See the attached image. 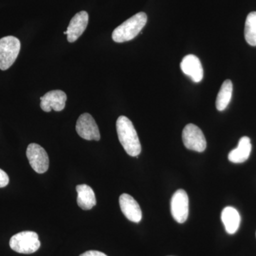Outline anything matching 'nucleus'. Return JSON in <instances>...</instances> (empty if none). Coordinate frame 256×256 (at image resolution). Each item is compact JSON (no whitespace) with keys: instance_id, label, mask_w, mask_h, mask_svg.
I'll return each mask as SVG.
<instances>
[{"instance_id":"nucleus-1","label":"nucleus","mask_w":256,"mask_h":256,"mask_svg":"<svg viewBox=\"0 0 256 256\" xmlns=\"http://www.w3.org/2000/svg\"><path fill=\"white\" fill-rule=\"evenodd\" d=\"M120 142L130 156H138L142 150L140 142L130 120L126 116H120L116 122Z\"/></svg>"},{"instance_id":"nucleus-2","label":"nucleus","mask_w":256,"mask_h":256,"mask_svg":"<svg viewBox=\"0 0 256 256\" xmlns=\"http://www.w3.org/2000/svg\"><path fill=\"white\" fill-rule=\"evenodd\" d=\"M148 16L144 12H139L121 24L112 32V38L114 42L122 43L130 41L139 34L146 26Z\"/></svg>"},{"instance_id":"nucleus-3","label":"nucleus","mask_w":256,"mask_h":256,"mask_svg":"<svg viewBox=\"0 0 256 256\" xmlns=\"http://www.w3.org/2000/svg\"><path fill=\"white\" fill-rule=\"evenodd\" d=\"M10 248L18 254H31L38 250L41 242L38 234L34 232H22L15 234L10 240Z\"/></svg>"},{"instance_id":"nucleus-4","label":"nucleus","mask_w":256,"mask_h":256,"mask_svg":"<svg viewBox=\"0 0 256 256\" xmlns=\"http://www.w3.org/2000/svg\"><path fill=\"white\" fill-rule=\"evenodd\" d=\"M21 43L16 37L8 36L0 40V69L8 70L18 58Z\"/></svg>"},{"instance_id":"nucleus-5","label":"nucleus","mask_w":256,"mask_h":256,"mask_svg":"<svg viewBox=\"0 0 256 256\" xmlns=\"http://www.w3.org/2000/svg\"><path fill=\"white\" fill-rule=\"evenodd\" d=\"M184 144L190 150L202 152L206 150V140L200 128L194 124H188L182 132Z\"/></svg>"},{"instance_id":"nucleus-6","label":"nucleus","mask_w":256,"mask_h":256,"mask_svg":"<svg viewBox=\"0 0 256 256\" xmlns=\"http://www.w3.org/2000/svg\"><path fill=\"white\" fill-rule=\"evenodd\" d=\"M30 164L32 169L38 174L46 172L50 166V159L46 152L40 144L32 143L26 150Z\"/></svg>"},{"instance_id":"nucleus-7","label":"nucleus","mask_w":256,"mask_h":256,"mask_svg":"<svg viewBox=\"0 0 256 256\" xmlns=\"http://www.w3.org/2000/svg\"><path fill=\"white\" fill-rule=\"evenodd\" d=\"M171 213L176 222L183 224L188 216V197L186 192L178 190L175 192L171 200Z\"/></svg>"},{"instance_id":"nucleus-8","label":"nucleus","mask_w":256,"mask_h":256,"mask_svg":"<svg viewBox=\"0 0 256 256\" xmlns=\"http://www.w3.org/2000/svg\"><path fill=\"white\" fill-rule=\"evenodd\" d=\"M76 130L79 136L86 140L98 141L100 134L95 120L89 114H82L77 120Z\"/></svg>"},{"instance_id":"nucleus-9","label":"nucleus","mask_w":256,"mask_h":256,"mask_svg":"<svg viewBox=\"0 0 256 256\" xmlns=\"http://www.w3.org/2000/svg\"><path fill=\"white\" fill-rule=\"evenodd\" d=\"M41 108L44 112H48L52 109L56 112L63 110L67 100L66 94L60 90H50L46 92L41 98Z\"/></svg>"},{"instance_id":"nucleus-10","label":"nucleus","mask_w":256,"mask_h":256,"mask_svg":"<svg viewBox=\"0 0 256 256\" xmlns=\"http://www.w3.org/2000/svg\"><path fill=\"white\" fill-rule=\"evenodd\" d=\"M119 203L122 214L128 220L134 223H139L142 220V210L132 196L122 194L120 196Z\"/></svg>"},{"instance_id":"nucleus-11","label":"nucleus","mask_w":256,"mask_h":256,"mask_svg":"<svg viewBox=\"0 0 256 256\" xmlns=\"http://www.w3.org/2000/svg\"><path fill=\"white\" fill-rule=\"evenodd\" d=\"M182 70L195 82H201L204 77V70L200 58L195 55L184 57L180 64Z\"/></svg>"},{"instance_id":"nucleus-12","label":"nucleus","mask_w":256,"mask_h":256,"mask_svg":"<svg viewBox=\"0 0 256 256\" xmlns=\"http://www.w3.org/2000/svg\"><path fill=\"white\" fill-rule=\"evenodd\" d=\"M88 24V14L86 11L77 13L70 20L67 28V40L70 43L75 42L85 32Z\"/></svg>"},{"instance_id":"nucleus-13","label":"nucleus","mask_w":256,"mask_h":256,"mask_svg":"<svg viewBox=\"0 0 256 256\" xmlns=\"http://www.w3.org/2000/svg\"><path fill=\"white\" fill-rule=\"evenodd\" d=\"M250 139L246 136L240 138L238 146L229 152L228 160L232 162L239 164L246 161L252 152Z\"/></svg>"},{"instance_id":"nucleus-14","label":"nucleus","mask_w":256,"mask_h":256,"mask_svg":"<svg viewBox=\"0 0 256 256\" xmlns=\"http://www.w3.org/2000/svg\"><path fill=\"white\" fill-rule=\"evenodd\" d=\"M222 220L226 230L229 234H235L240 226V214L238 210L232 206L224 208L222 212Z\"/></svg>"},{"instance_id":"nucleus-15","label":"nucleus","mask_w":256,"mask_h":256,"mask_svg":"<svg viewBox=\"0 0 256 256\" xmlns=\"http://www.w3.org/2000/svg\"><path fill=\"white\" fill-rule=\"evenodd\" d=\"M78 193L77 204L82 210H90L96 205L95 193L90 186L87 184H80L76 186Z\"/></svg>"},{"instance_id":"nucleus-16","label":"nucleus","mask_w":256,"mask_h":256,"mask_svg":"<svg viewBox=\"0 0 256 256\" xmlns=\"http://www.w3.org/2000/svg\"><path fill=\"white\" fill-rule=\"evenodd\" d=\"M233 94V84L232 80L227 79L223 82L216 100L217 110L223 111L226 108L232 99Z\"/></svg>"},{"instance_id":"nucleus-17","label":"nucleus","mask_w":256,"mask_h":256,"mask_svg":"<svg viewBox=\"0 0 256 256\" xmlns=\"http://www.w3.org/2000/svg\"><path fill=\"white\" fill-rule=\"evenodd\" d=\"M246 41L249 45L256 46V12L248 15L244 30Z\"/></svg>"},{"instance_id":"nucleus-18","label":"nucleus","mask_w":256,"mask_h":256,"mask_svg":"<svg viewBox=\"0 0 256 256\" xmlns=\"http://www.w3.org/2000/svg\"><path fill=\"white\" fill-rule=\"evenodd\" d=\"M10 178L8 174L0 169V188H4L9 184Z\"/></svg>"},{"instance_id":"nucleus-19","label":"nucleus","mask_w":256,"mask_h":256,"mask_svg":"<svg viewBox=\"0 0 256 256\" xmlns=\"http://www.w3.org/2000/svg\"><path fill=\"white\" fill-rule=\"evenodd\" d=\"M79 256H108L104 252H98V250H88Z\"/></svg>"}]
</instances>
